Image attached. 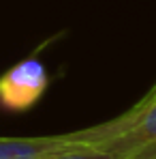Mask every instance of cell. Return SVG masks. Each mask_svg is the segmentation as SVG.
Returning <instances> with one entry per match:
<instances>
[{"instance_id":"6da1fadb","label":"cell","mask_w":156,"mask_h":159,"mask_svg":"<svg viewBox=\"0 0 156 159\" xmlns=\"http://www.w3.org/2000/svg\"><path fill=\"white\" fill-rule=\"evenodd\" d=\"M49 84L43 62L30 58L0 75V106L9 112H24L34 106Z\"/></svg>"},{"instance_id":"3957f363","label":"cell","mask_w":156,"mask_h":159,"mask_svg":"<svg viewBox=\"0 0 156 159\" xmlns=\"http://www.w3.org/2000/svg\"><path fill=\"white\" fill-rule=\"evenodd\" d=\"M79 144H86L83 129L39 138H0V159H45Z\"/></svg>"},{"instance_id":"8992f818","label":"cell","mask_w":156,"mask_h":159,"mask_svg":"<svg viewBox=\"0 0 156 159\" xmlns=\"http://www.w3.org/2000/svg\"><path fill=\"white\" fill-rule=\"evenodd\" d=\"M154 99H156V84L152 86V88H150V90H148V95H145L141 101H154Z\"/></svg>"},{"instance_id":"5b68a950","label":"cell","mask_w":156,"mask_h":159,"mask_svg":"<svg viewBox=\"0 0 156 159\" xmlns=\"http://www.w3.org/2000/svg\"><path fill=\"white\" fill-rule=\"evenodd\" d=\"M124 159H156V138L150 140L148 144H143L141 148H137L135 153L126 155Z\"/></svg>"},{"instance_id":"277c9868","label":"cell","mask_w":156,"mask_h":159,"mask_svg":"<svg viewBox=\"0 0 156 159\" xmlns=\"http://www.w3.org/2000/svg\"><path fill=\"white\" fill-rule=\"evenodd\" d=\"M45 159H118L116 155H111L109 151L99 148V146H88V144H79V146H71L64 148L60 153H53Z\"/></svg>"},{"instance_id":"7a4b0ae2","label":"cell","mask_w":156,"mask_h":159,"mask_svg":"<svg viewBox=\"0 0 156 159\" xmlns=\"http://www.w3.org/2000/svg\"><path fill=\"white\" fill-rule=\"evenodd\" d=\"M113 125L116 135L103 142L99 148L109 151L118 159H124L156 138V99L135 103L124 114L113 118Z\"/></svg>"}]
</instances>
